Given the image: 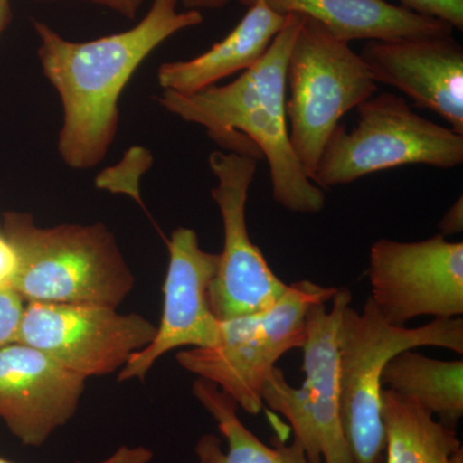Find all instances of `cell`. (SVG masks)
Segmentation results:
<instances>
[{
    "label": "cell",
    "instance_id": "1",
    "mask_svg": "<svg viewBox=\"0 0 463 463\" xmlns=\"http://www.w3.org/2000/svg\"><path fill=\"white\" fill-rule=\"evenodd\" d=\"M176 5L178 0H154L132 29L83 43L33 21L43 74L62 103L58 154L67 166L102 163L118 134V100L138 67L174 33L203 23L201 12H178Z\"/></svg>",
    "mask_w": 463,
    "mask_h": 463
},
{
    "label": "cell",
    "instance_id": "2",
    "mask_svg": "<svg viewBox=\"0 0 463 463\" xmlns=\"http://www.w3.org/2000/svg\"><path fill=\"white\" fill-rule=\"evenodd\" d=\"M301 20L300 14H288L264 56L232 83L190 96L164 90L157 102L182 120L205 128L231 152L267 158L274 201L289 212L316 214L325 207V192L310 181L295 155L286 115L289 52Z\"/></svg>",
    "mask_w": 463,
    "mask_h": 463
},
{
    "label": "cell",
    "instance_id": "3",
    "mask_svg": "<svg viewBox=\"0 0 463 463\" xmlns=\"http://www.w3.org/2000/svg\"><path fill=\"white\" fill-rule=\"evenodd\" d=\"M3 233L16 252L11 288L24 300L118 307L136 283L105 224L39 227L27 213L7 212Z\"/></svg>",
    "mask_w": 463,
    "mask_h": 463
},
{
    "label": "cell",
    "instance_id": "4",
    "mask_svg": "<svg viewBox=\"0 0 463 463\" xmlns=\"http://www.w3.org/2000/svg\"><path fill=\"white\" fill-rule=\"evenodd\" d=\"M438 346L462 354L463 319L434 318L417 328L386 322L368 298L358 312L347 306L339 326L340 414L353 463H383L381 419L383 370L404 350Z\"/></svg>",
    "mask_w": 463,
    "mask_h": 463
},
{
    "label": "cell",
    "instance_id": "5",
    "mask_svg": "<svg viewBox=\"0 0 463 463\" xmlns=\"http://www.w3.org/2000/svg\"><path fill=\"white\" fill-rule=\"evenodd\" d=\"M336 291L307 279L291 283L269 309L222 321L215 346L181 350L176 362L214 383L246 413H260L261 392L277 362L306 343L307 310L328 303Z\"/></svg>",
    "mask_w": 463,
    "mask_h": 463
},
{
    "label": "cell",
    "instance_id": "6",
    "mask_svg": "<svg viewBox=\"0 0 463 463\" xmlns=\"http://www.w3.org/2000/svg\"><path fill=\"white\" fill-rule=\"evenodd\" d=\"M286 91L289 142L312 181L341 118L373 99L377 83L347 43L303 16L289 52Z\"/></svg>",
    "mask_w": 463,
    "mask_h": 463
},
{
    "label": "cell",
    "instance_id": "7",
    "mask_svg": "<svg viewBox=\"0 0 463 463\" xmlns=\"http://www.w3.org/2000/svg\"><path fill=\"white\" fill-rule=\"evenodd\" d=\"M358 125H337L312 176L330 190L371 174L407 165L452 169L463 163V134L416 114L402 97L379 94L356 108Z\"/></svg>",
    "mask_w": 463,
    "mask_h": 463
},
{
    "label": "cell",
    "instance_id": "8",
    "mask_svg": "<svg viewBox=\"0 0 463 463\" xmlns=\"http://www.w3.org/2000/svg\"><path fill=\"white\" fill-rule=\"evenodd\" d=\"M327 303H317L307 315L304 383L294 388L274 367L265 381L261 399L281 413L294 429L309 463H353L340 414L339 326L352 292L337 289Z\"/></svg>",
    "mask_w": 463,
    "mask_h": 463
},
{
    "label": "cell",
    "instance_id": "9",
    "mask_svg": "<svg viewBox=\"0 0 463 463\" xmlns=\"http://www.w3.org/2000/svg\"><path fill=\"white\" fill-rule=\"evenodd\" d=\"M156 332L145 317L120 315L116 307L27 301L16 343L41 350L88 379L121 370Z\"/></svg>",
    "mask_w": 463,
    "mask_h": 463
},
{
    "label": "cell",
    "instance_id": "10",
    "mask_svg": "<svg viewBox=\"0 0 463 463\" xmlns=\"http://www.w3.org/2000/svg\"><path fill=\"white\" fill-rule=\"evenodd\" d=\"M257 161L234 152L215 151L209 157L210 169L218 181L212 197L221 212L224 230L218 272L209 288L210 307L219 321L269 309L288 288L250 239L246 203Z\"/></svg>",
    "mask_w": 463,
    "mask_h": 463
},
{
    "label": "cell",
    "instance_id": "11",
    "mask_svg": "<svg viewBox=\"0 0 463 463\" xmlns=\"http://www.w3.org/2000/svg\"><path fill=\"white\" fill-rule=\"evenodd\" d=\"M368 279L374 306L392 325L461 317L463 243L441 234L419 242L381 239L371 248Z\"/></svg>",
    "mask_w": 463,
    "mask_h": 463
},
{
    "label": "cell",
    "instance_id": "12",
    "mask_svg": "<svg viewBox=\"0 0 463 463\" xmlns=\"http://www.w3.org/2000/svg\"><path fill=\"white\" fill-rule=\"evenodd\" d=\"M169 264L164 282V310L156 336L134 353L118 380H145L161 356L181 347H213L221 337L222 321L209 303V288L218 272L219 254L201 248L191 228L179 227L167 243Z\"/></svg>",
    "mask_w": 463,
    "mask_h": 463
},
{
    "label": "cell",
    "instance_id": "13",
    "mask_svg": "<svg viewBox=\"0 0 463 463\" xmlns=\"http://www.w3.org/2000/svg\"><path fill=\"white\" fill-rule=\"evenodd\" d=\"M87 377L25 344L0 349V419L24 446L41 447L78 411Z\"/></svg>",
    "mask_w": 463,
    "mask_h": 463
},
{
    "label": "cell",
    "instance_id": "14",
    "mask_svg": "<svg viewBox=\"0 0 463 463\" xmlns=\"http://www.w3.org/2000/svg\"><path fill=\"white\" fill-rule=\"evenodd\" d=\"M359 56L374 83L397 88L463 134V48L452 35L365 42Z\"/></svg>",
    "mask_w": 463,
    "mask_h": 463
},
{
    "label": "cell",
    "instance_id": "15",
    "mask_svg": "<svg viewBox=\"0 0 463 463\" xmlns=\"http://www.w3.org/2000/svg\"><path fill=\"white\" fill-rule=\"evenodd\" d=\"M250 7L255 0H239ZM282 16L300 14L321 24L349 44L353 41H399L452 35L453 26L439 18L416 14L386 0H264Z\"/></svg>",
    "mask_w": 463,
    "mask_h": 463
},
{
    "label": "cell",
    "instance_id": "16",
    "mask_svg": "<svg viewBox=\"0 0 463 463\" xmlns=\"http://www.w3.org/2000/svg\"><path fill=\"white\" fill-rule=\"evenodd\" d=\"M285 21L286 16L272 11L264 0H255L239 25L205 53L163 63L157 72L158 83L164 90L190 96L246 71L264 56Z\"/></svg>",
    "mask_w": 463,
    "mask_h": 463
},
{
    "label": "cell",
    "instance_id": "17",
    "mask_svg": "<svg viewBox=\"0 0 463 463\" xmlns=\"http://www.w3.org/2000/svg\"><path fill=\"white\" fill-rule=\"evenodd\" d=\"M192 392L212 414L228 444L224 452L216 435H203L194 447V463H309L303 447L295 439L289 446L279 439H272V446L263 443L241 421L236 402L212 381L199 377Z\"/></svg>",
    "mask_w": 463,
    "mask_h": 463
},
{
    "label": "cell",
    "instance_id": "18",
    "mask_svg": "<svg viewBox=\"0 0 463 463\" xmlns=\"http://www.w3.org/2000/svg\"><path fill=\"white\" fill-rule=\"evenodd\" d=\"M386 463H452L462 449L456 428L435 421L417 402L392 390L381 392Z\"/></svg>",
    "mask_w": 463,
    "mask_h": 463
},
{
    "label": "cell",
    "instance_id": "19",
    "mask_svg": "<svg viewBox=\"0 0 463 463\" xmlns=\"http://www.w3.org/2000/svg\"><path fill=\"white\" fill-rule=\"evenodd\" d=\"M381 383L421 404L440 422L456 428L463 416V362L429 358L414 349L390 359Z\"/></svg>",
    "mask_w": 463,
    "mask_h": 463
},
{
    "label": "cell",
    "instance_id": "20",
    "mask_svg": "<svg viewBox=\"0 0 463 463\" xmlns=\"http://www.w3.org/2000/svg\"><path fill=\"white\" fill-rule=\"evenodd\" d=\"M25 304L14 288H0V349L16 343Z\"/></svg>",
    "mask_w": 463,
    "mask_h": 463
},
{
    "label": "cell",
    "instance_id": "21",
    "mask_svg": "<svg viewBox=\"0 0 463 463\" xmlns=\"http://www.w3.org/2000/svg\"><path fill=\"white\" fill-rule=\"evenodd\" d=\"M402 7L446 21L453 29H463V0H401Z\"/></svg>",
    "mask_w": 463,
    "mask_h": 463
},
{
    "label": "cell",
    "instance_id": "22",
    "mask_svg": "<svg viewBox=\"0 0 463 463\" xmlns=\"http://www.w3.org/2000/svg\"><path fill=\"white\" fill-rule=\"evenodd\" d=\"M16 269V252L0 228V288H11Z\"/></svg>",
    "mask_w": 463,
    "mask_h": 463
},
{
    "label": "cell",
    "instance_id": "23",
    "mask_svg": "<svg viewBox=\"0 0 463 463\" xmlns=\"http://www.w3.org/2000/svg\"><path fill=\"white\" fill-rule=\"evenodd\" d=\"M154 453L145 447H120L114 453L109 456L108 459H103L99 463H149L151 462ZM0 463H14L9 462L7 459L0 457Z\"/></svg>",
    "mask_w": 463,
    "mask_h": 463
},
{
    "label": "cell",
    "instance_id": "24",
    "mask_svg": "<svg viewBox=\"0 0 463 463\" xmlns=\"http://www.w3.org/2000/svg\"><path fill=\"white\" fill-rule=\"evenodd\" d=\"M439 230H440L441 236H457L461 234L463 231V197L453 203L448 209L446 215L441 219L439 223Z\"/></svg>",
    "mask_w": 463,
    "mask_h": 463
},
{
    "label": "cell",
    "instance_id": "25",
    "mask_svg": "<svg viewBox=\"0 0 463 463\" xmlns=\"http://www.w3.org/2000/svg\"><path fill=\"white\" fill-rule=\"evenodd\" d=\"M84 2L111 9V11L118 12L121 16L134 20L145 0H84Z\"/></svg>",
    "mask_w": 463,
    "mask_h": 463
},
{
    "label": "cell",
    "instance_id": "26",
    "mask_svg": "<svg viewBox=\"0 0 463 463\" xmlns=\"http://www.w3.org/2000/svg\"><path fill=\"white\" fill-rule=\"evenodd\" d=\"M185 11L201 12L203 9H221L225 7L231 0H178Z\"/></svg>",
    "mask_w": 463,
    "mask_h": 463
},
{
    "label": "cell",
    "instance_id": "27",
    "mask_svg": "<svg viewBox=\"0 0 463 463\" xmlns=\"http://www.w3.org/2000/svg\"><path fill=\"white\" fill-rule=\"evenodd\" d=\"M12 21V9L9 0H0V35L5 33Z\"/></svg>",
    "mask_w": 463,
    "mask_h": 463
},
{
    "label": "cell",
    "instance_id": "28",
    "mask_svg": "<svg viewBox=\"0 0 463 463\" xmlns=\"http://www.w3.org/2000/svg\"><path fill=\"white\" fill-rule=\"evenodd\" d=\"M452 463H463V450H458V452L456 453L455 458H453Z\"/></svg>",
    "mask_w": 463,
    "mask_h": 463
}]
</instances>
